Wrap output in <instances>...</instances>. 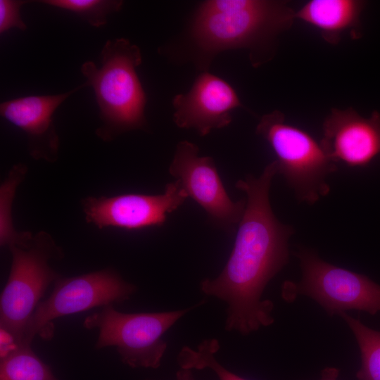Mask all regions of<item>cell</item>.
I'll list each match as a JSON object with an SVG mask.
<instances>
[{"label": "cell", "instance_id": "5", "mask_svg": "<svg viewBox=\"0 0 380 380\" xmlns=\"http://www.w3.org/2000/svg\"><path fill=\"white\" fill-rule=\"evenodd\" d=\"M256 133L272 148L277 173L285 178L299 201L313 204L329 194L326 179L337 170V163L327 154L320 141L287 123L279 110L264 115Z\"/></svg>", "mask_w": 380, "mask_h": 380}, {"label": "cell", "instance_id": "23", "mask_svg": "<svg viewBox=\"0 0 380 380\" xmlns=\"http://www.w3.org/2000/svg\"><path fill=\"white\" fill-rule=\"evenodd\" d=\"M192 369L180 368L177 372V380H194Z\"/></svg>", "mask_w": 380, "mask_h": 380}, {"label": "cell", "instance_id": "3", "mask_svg": "<svg viewBox=\"0 0 380 380\" xmlns=\"http://www.w3.org/2000/svg\"><path fill=\"white\" fill-rule=\"evenodd\" d=\"M81 65L85 87L94 90L101 125L96 134L109 142L121 134L146 126L145 91L136 68L142 61L140 49L126 38L108 40L99 54Z\"/></svg>", "mask_w": 380, "mask_h": 380}, {"label": "cell", "instance_id": "22", "mask_svg": "<svg viewBox=\"0 0 380 380\" xmlns=\"http://www.w3.org/2000/svg\"><path fill=\"white\" fill-rule=\"evenodd\" d=\"M340 370L336 367H327L321 372L319 380H338Z\"/></svg>", "mask_w": 380, "mask_h": 380}, {"label": "cell", "instance_id": "9", "mask_svg": "<svg viewBox=\"0 0 380 380\" xmlns=\"http://www.w3.org/2000/svg\"><path fill=\"white\" fill-rule=\"evenodd\" d=\"M198 147L179 142L169 172L178 179L188 197L201 205L211 221L228 232L241 221L246 201H234L226 191L211 157L198 156Z\"/></svg>", "mask_w": 380, "mask_h": 380}, {"label": "cell", "instance_id": "11", "mask_svg": "<svg viewBox=\"0 0 380 380\" xmlns=\"http://www.w3.org/2000/svg\"><path fill=\"white\" fill-rule=\"evenodd\" d=\"M320 144L336 163L361 167L380 156V113L364 118L352 108H333L324 121Z\"/></svg>", "mask_w": 380, "mask_h": 380}, {"label": "cell", "instance_id": "15", "mask_svg": "<svg viewBox=\"0 0 380 380\" xmlns=\"http://www.w3.org/2000/svg\"><path fill=\"white\" fill-rule=\"evenodd\" d=\"M27 172L23 163L13 165L0 186V245L1 247L23 246L32 238L30 232L15 229L12 217V208L17 189Z\"/></svg>", "mask_w": 380, "mask_h": 380}, {"label": "cell", "instance_id": "4", "mask_svg": "<svg viewBox=\"0 0 380 380\" xmlns=\"http://www.w3.org/2000/svg\"><path fill=\"white\" fill-rule=\"evenodd\" d=\"M11 267L0 297V327L12 332L20 345L25 327L51 284L61 276L51 266L64 252L49 233L33 234L23 246L8 248Z\"/></svg>", "mask_w": 380, "mask_h": 380}, {"label": "cell", "instance_id": "2", "mask_svg": "<svg viewBox=\"0 0 380 380\" xmlns=\"http://www.w3.org/2000/svg\"><path fill=\"white\" fill-rule=\"evenodd\" d=\"M294 11L282 1L210 0L193 20L190 36L205 70L214 56L228 49H254L288 30Z\"/></svg>", "mask_w": 380, "mask_h": 380}, {"label": "cell", "instance_id": "10", "mask_svg": "<svg viewBox=\"0 0 380 380\" xmlns=\"http://www.w3.org/2000/svg\"><path fill=\"white\" fill-rule=\"evenodd\" d=\"M188 195L176 179L165 186L160 194H126L88 196L82 201L85 219L99 229L113 227L128 230L162 226L167 214L176 210Z\"/></svg>", "mask_w": 380, "mask_h": 380}, {"label": "cell", "instance_id": "12", "mask_svg": "<svg viewBox=\"0 0 380 380\" xmlns=\"http://www.w3.org/2000/svg\"><path fill=\"white\" fill-rule=\"evenodd\" d=\"M172 106L175 125L194 129L201 136L227 126L231 112L242 106L234 88L208 72L199 75L187 93L176 95Z\"/></svg>", "mask_w": 380, "mask_h": 380}, {"label": "cell", "instance_id": "8", "mask_svg": "<svg viewBox=\"0 0 380 380\" xmlns=\"http://www.w3.org/2000/svg\"><path fill=\"white\" fill-rule=\"evenodd\" d=\"M50 296L41 301L30 319L20 342L31 345L35 336L49 339L56 319L94 308L122 303L137 291L113 268L58 279Z\"/></svg>", "mask_w": 380, "mask_h": 380}, {"label": "cell", "instance_id": "14", "mask_svg": "<svg viewBox=\"0 0 380 380\" xmlns=\"http://www.w3.org/2000/svg\"><path fill=\"white\" fill-rule=\"evenodd\" d=\"M365 5L359 0H311L295 13V19L315 27L327 42L337 44L347 31L358 37Z\"/></svg>", "mask_w": 380, "mask_h": 380}, {"label": "cell", "instance_id": "1", "mask_svg": "<svg viewBox=\"0 0 380 380\" xmlns=\"http://www.w3.org/2000/svg\"><path fill=\"white\" fill-rule=\"evenodd\" d=\"M277 172L274 160L259 177L248 175L236 182L235 187L247 198L233 249L221 273L200 285L202 292L227 304L226 329L243 335L274 322L273 303L261 298L268 282L289 262L288 240L293 230L277 219L270 202Z\"/></svg>", "mask_w": 380, "mask_h": 380}, {"label": "cell", "instance_id": "6", "mask_svg": "<svg viewBox=\"0 0 380 380\" xmlns=\"http://www.w3.org/2000/svg\"><path fill=\"white\" fill-rule=\"evenodd\" d=\"M191 309L124 313L108 305L87 316L82 326L98 329L96 349L114 347L125 365L156 369L167 347L163 334Z\"/></svg>", "mask_w": 380, "mask_h": 380}, {"label": "cell", "instance_id": "20", "mask_svg": "<svg viewBox=\"0 0 380 380\" xmlns=\"http://www.w3.org/2000/svg\"><path fill=\"white\" fill-rule=\"evenodd\" d=\"M22 0H0V34L12 28L22 31L27 29V25L20 16V8L27 3Z\"/></svg>", "mask_w": 380, "mask_h": 380}, {"label": "cell", "instance_id": "19", "mask_svg": "<svg viewBox=\"0 0 380 380\" xmlns=\"http://www.w3.org/2000/svg\"><path fill=\"white\" fill-rule=\"evenodd\" d=\"M39 2L75 13L91 26L99 27L108 22V17L122 7L120 0H43Z\"/></svg>", "mask_w": 380, "mask_h": 380}, {"label": "cell", "instance_id": "13", "mask_svg": "<svg viewBox=\"0 0 380 380\" xmlns=\"http://www.w3.org/2000/svg\"><path fill=\"white\" fill-rule=\"evenodd\" d=\"M83 87L84 83L62 94L26 96L1 103V116L25 134L32 158L48 163L57 160L60 139L53 115L64 101Z\"/></svg>", "mask_w": 380, "mask_h": 380}, {"label": "cell", "instance_id": "17", "mask_svg": "<svg viewBox=\"0 0 380 380\" xmlns=\"http://www.w3.org/2000/svg\"><path fill=\"white\" fill-rule=\"evenodd\" d=\"M0 380H58L50 367L32 350L21 344L18 350L0 360Z\"/></svg>", "mask_w": 380, "mask_h": 380}, {"label": "cell", "instance_id": "16", "mask_svg": "<svg viewBox=\"0 0 380 380\" xmlns=\"http://www.w3.org/2000/svg\"><path fill=\"white\" fill-rule=\"evenodd\" d=\"M354 334L359 346L361 366L357 380H380V331L365 326L347 312L340 315Z\"/></svg>", "mask_w": 380, "mask_h": 380}, {"label": "cell", "instance_id": "18", "mask_svg": "<svg viewBox=\"0 0 380 380\" xmlns=\"http://www.w3.org/2000/svg\"><path fill=\"white\" fill-rule=\"evenodd\" d=\"M219 348L220 343L216 338L203 341L196 349L184 346L178 354L177 362L184 369H212L219 380H247L227 369L217 361L215 355Z\"/></svg>", "mask_w": 380, "mask_h": 380}, {"label": "cell", "instance_id": "7", "mask_svg": "<svg viewBox=\"0 0 380 380\" xmlns=\"http://www.w3.org/2000/svg\"><path fill=\"white\" fill-rule=\"evenodd\" d=\"M296 255L302 279L283 284L281 296L286 301L293 302L304 295L331 316L353 310L370 315L380 311V285L368 277L327 262L309 250L302 249Z\"/></svg>", "mask_w": 380, "mask_h": 380}, {"label": "cell", "instance_id": "21", "mask_svg": "<svg viewBox=\"0 0 380 380\" xmlns=\"http://www.w3.org/2000/svg\"><path fill=\"white\" fill-rule=\"evenodd\" d=\"M20 347L15 336L4 327H0V360H2Z\"/></svg>", "mask_w": 380, "mask_h": 380}]
</instances>
